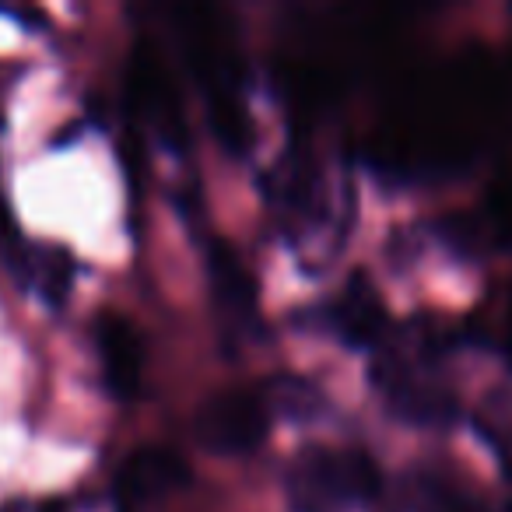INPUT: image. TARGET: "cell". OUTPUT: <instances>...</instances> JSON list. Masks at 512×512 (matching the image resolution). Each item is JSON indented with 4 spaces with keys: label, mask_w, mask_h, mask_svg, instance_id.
Segmentation results:
<instances>
[{
    "label": "cell",
    "mask_w": 512,
    "mask_h": 512,
    "mask_svg": "<svg viewBox=\"0 0 512 512\" xmlns=\"http://www.w3.org/2000/svg\"><path fill=\"white\" fill-rule=\"evenodd\" d=\"M130 99L137 113L148 120V127L169 144L172 151L186 148V123H183V102L176 95L169 64L155 46L141 43L130 60Z\"/></svg>",
    "instance_id": "3"
},
{
    "label": "cell",
    "mask_w": 512,
    "mask_h": 512,
    "mask_svg": "<svg viewBox=\"0 0 512 512\" xmlns=\"http://www.w3.org/2000/svg\"><path fill=\"white\" fill-rule=\"evenodd\" d=\"M95 351H99L102 379L116 400H134L144 376V341L141 330L116 309H102L95 316Z\"/></svg>",
    "instance_id": "6"
},
{
    "label": "cell",
    "mask_w": 512,
    "mask_h": 512,
    "mask_svg": "<svg viewBox=\"0 0 512 512\" xmlns=\"http://www.w3.org/2000/svg\"><path fill=\"white\" fill-rule=\"evenodd\" d=\"M502 355L512 369V292L505 299V309H502Z\"/></svg>",
    "instance_id": "10"
},
{
    "label": "cell",
    "mask_w": 512,
    "mask_h": 512,
    "mask_svg": "<svg viewBox=\"0 0 512 512\" xmlns=\"http://www.w3.org/2000/svg\"><path fill=\"white\" fill-rule=\"evenodd\" d=\"M271 432V411L253 390H218L200 400L193 414V435L214 456H246Z\"/></svg>",
    "instance_id": "2"
},
{
    "label": "cell",
    "mask_w": 512,
    "mask_h": 512,
    "mask_svg": "<svg viewBox=\"0 0 512 512\" xmlns=\"http://www.w3.org/2000/svg\"><path fill=\"white\" fill-rule=\"evenodd\" d=\"M207 285L218 316L235 334H253L260 330V309H256V281L242 264L239 249L225 239H214L207 246Z\"/></svg>",
    "instance_id": "5"
},
{
    "label": "cell",
    "mask_w": 512,
    "mask_h": 512,
    "mask_svg": "<svg viewBox=\"0 0 512 512\" xmlns=\"http://www.w3.org/2000/svg\"><path fill=\"white\" fill-rule=\"evenodd\" d=\"M74 271H78V264H74V256L67 249L36 242V256H32V271H29V292H36L46 306L60 309L67 295H71Z\"/></svg>",
    "instance_id": "8"
},
{
    "label": "cell",
    "mask_w": 512,
    "mask_h": 512,
    "mask_svg": "<svg viewBox=\"0 0 512 512\" xmlns=\"http://www.w3.org/2000/svg\"><path fill=\"white\" fill-rule=\"evenodd\" d=\"M190 481V463L169 446H141L116 470V509L137 512Z\"/></svg>",
    "instance_id": "4"
},
{
    "label": "cell",
    "mask_w": 512,
    "mask_h": 512,
    "mask_svg": "<svg viewBox=\"0 0 512 512\" xmlns=\"http://www.w3.org/2000/svg\"><path fill=\"white\" fill-rule=\"evenodd\" d=\"M29 512H67L60 498H46V502H29Z\"/></svg>",
    "instance_id": "11"
},
{
    "label": "cell",
    "mask_w": 512,
    "mask_h": 512,
    "mask_svg": "<svg viewBox=\"0 0 512 512\" xmlns=\"http://www.w3.org/2000/svg\"><path fill=\"white\" fill-rule=\"evenodd\" d=\"M292 512H362L379 491V470L362 449L306 446L285 477Z\"/></svg>",
    "instance_id": "1"
},
{
    "label": "cell",
    "mask_w": 512,
    "mask_h": 512,
    "mask_svg": "<svg viewBox=\"0 0 512 512\" xmlns=\"http://www.w3.org/2000/svg\"><path fill=\"white\" fill-rule=\"evenodd\" d=\"M411 512H495L484 498L453 488L446 481H425L411 502Z\"/></svg>",
    "instance_id": "9"
},
{
    "label": "cell",
    "mask_w": 512,
    "mask_h": 512,
    "mask_svg": "<svg viewBox=\"0 0 512 512\" xmlns=\"http://www.w3.org/2000/svg\"><path fill=\"white\" fill-rule=\"evenodd\" d=\"M330 327H334L351 348H369V344H376L379 337H383V327H386L383 299L365 285L362 274H358L341 292V299L330 306Z\"/></svg>",
    "instance_id": "7"
}]
</instances>
